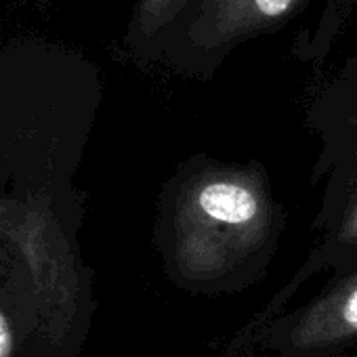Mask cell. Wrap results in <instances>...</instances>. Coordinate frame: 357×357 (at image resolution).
Instances as JSON below:
<instances>
[{"label":"cell","instance_id":"cell-1","mask_svg":"<svg viewBox=\"0 0 357 357\" xmlns=\"http://www.w3.org/2000/svg\"><path fill=\"white\" fill-rule=\"evenodd\" d=\"M200 208L215 221L244 225L259 213V202L250 190L238 183H211L200 192Z\"/></svg>","mask_w":357,"mask_h":357},{"label":"cell","instance_id":"cell-2","mask_svg":"<svg viewBox=\"0 0 357 357\" xmlns=\"http://www.w3.org/2000/svg\"><path fill=\"white\" fill-rule=\"evenodd\" d=\"M15 351V332L11 319L0 309V357H11Z\"/></svg>","mask_w":357,"mask_h":357},{"label":"cell","instance_id":"cell-3","mask_svg":"<svg viewBox=\"0 0 357 357\" xmlns=\"http://www.w3.org/2000/svg\"><path fill=\"white\" fill-rule=\"evenodd\" d=\"M342 319L349 328L357 330V288L349 294V298L342 307Z\"/></svg>","mask_w":357,"mask_h":357},{"label":"cell","instance_id":"cell-4","mask_svg":"<svg viewBox=\"0 0 357 357\" xmlns=\"http://www.w3.org/2000/svg\"><path fill=\"white\" fill-rule=\"evenodd\" d=\"M290 0H257L259 11H263L265 15H280L288 9Z\"/></svg>","mask_w":357,"mask_h":357}]
</instances>
